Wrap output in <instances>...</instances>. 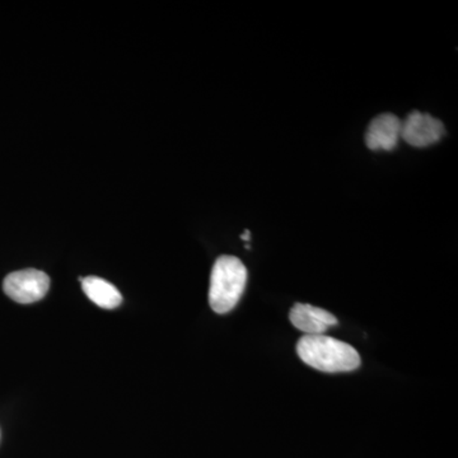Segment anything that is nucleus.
Wrapping results in <instances>:
<instances>
[{"mask_svg": "<svg viewBox=\"0 0 458 458\" xmlns=\"http://www.w3.org/2000/svg\"><path fill=\"white\" fill-rule=\"evenodd\" d=\"M298 357L325 373L351 372L360 369V352L349 344L327 335H304L298 340Z\"/></svg>", "mask_w": 458, "mask_h": 458, "instance_id": "1", "label": "nucleus"}, {"mask_svg": "<svg viewBox=\"0 0 458 458\" xmlns=\"http://www.w3.org/2000/svg\"><path fill=\"white\" fill-rule=\"evenodd\" d=\"M247 283V269L234 256H221L210 276L209 303L216 313L231 312L242 297Z\"/></svg>", "mask_w": 458, "mask_h": 458, "instance_id": "2", "label": "nucleus"}, {"mask_svg": "<svg viewBox=\"0 0 458 458\" xmlns=\"http://www.w3.org/2000/svg\"><path fill=\"white\" fill-rule=\"evenodd\" d=\"M50 278L44 271L26 269L9 274L3 283V289L14 302L30 304L38 302L47 295Z\"/></svg>", "mask_w": 458, "mask_h": 458, "instance_id": "3", "label": "nucleus"}, {"mask_svg": "<svg viewBox=\"0 0 458 458\" xmlns=\"http://www.w3.org/2000/svg\"><path fill=\"white\" fill-rule=\"evenodd\" d=\"M445 135V125L432 114L412 111L401 122V138L415 148L438 143Z\"/></svg>", "mask_w": 458, "mask_h": 458, "instance_id": "4", "label": "nucleus"}, {"mask_svg": "<svg viewBox=\"0 0 458 458\" xmlns=\"http://www.w3.org/2000/svg\"><path fill=\"white\" fill-rule=\"evenodd\" d=\"M401 140V120L396 114H382L370 122L366 132V144L370 150H390Z\"/></svg>", "mask_w": 458, "mask_h": 458, "instance_id": "5", "label": "nucleus"}, {"mask_svg": "<svg viewBox=\"0 0 458 458\" xmlns=\"http://www.w3.org/2000/svg\"><path fill=\"white\" fill-rule=\"evenodd\" d=\"M289 319L306 335H324L328 327L337 325L335 316L306 303H295L289 312Z\"/></svg>", "mask_w": 458, "mask_h": 458, "instance_id": "6", "label": "nucleus"}, {"mask_svg": "<svg viewBox=\"0 0 458 458\" xmlns=\"http://www.w3.org/2000/svg\"><path fill=\"white\" fill-rule=\"evenodd\" d=\"M82 288L87 297L101 309L114 310L123 302L119 289L98 276H87L82 279Z\"/></svg>", "mask_w": 458, "mask_h": 458, "instance_id": "7", "label": "nucleus"}, {"mask_svg": "<svg viewBox=\"0 0 458 458\" xmlns=\"http://www.w3.org/2000/svg\"><path fill=\"white\" fill-rule=\"evenodd\" d=\"M241 237H242V240L250 241V238H251V232L245 231V233H243Z\"/></svg>", "mask_w": 458, "mask_h": 458, "instance_id": "8", "label": "nucleus"}]
</instances>
